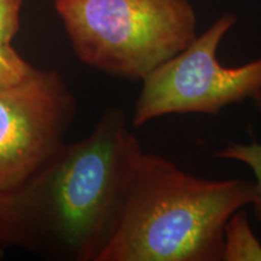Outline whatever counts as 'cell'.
<instances>
[{"label":"cell","instance_id":"cell-3","mask_svg":"<svg viewBox=\"0 0 261 261\" xmlns=\"http://www.w3.org/2000/svg\"><path fill=\"white\" fill-rule=\"evenodd\" d=\"M71 46L102 73L143 80L197 37L191 0H55Z\"/></svg>","mask_w":261,"mask_h":261},{"label":"cell","instance_id":"cell-1","mask_svg":"<svg viewBox=\"0 0 261 261\" xmlns=\"http://www.w3.org/2000/svg\"><path fill=\"white\" fill-rule=\"evenodd\" d=\"M143 152L125 110L108 108L89 136L64 143L0 202V246L51 260L99 261Z\"/></svg>","mask_w":261,"mask_h":261},{"label":"cell","instance_id":"cell-9","mask_svg":"<svg viewBox=\"0 0 261 261\" xmlns=\"http://www.w3.org/2000/svg\"><path fill=\"white\" fill-rule=\"evenodd\" d=\"M23 0H0V42L11 44L21 28Z\"/></svg>","mask_w":261,"mask_h":261},{"label":"cell","instance_id":"cell-10","mask_svg":"<svg viewBox=\"0 0 261 261\" xmlns=\"http://www.w3.org/2000/svg\"><path fill=\"white\" fill-rule=\"evenodd\" d=\"M253 103H254V106H255V108H256V110L257 112H259V114H261V91L259 93L256 94L255 97L253 98Z\"/></svg>","mask_w":261,"mask_h":261},{"label":"cell","instance_id":"cell-2","mask_svg":"<svg viewBox=\"0 0 261 261\" xmlns=\"http://www.w3.org/2000/svg\"><path fill=\"white\" fill-rule=\"evenodd\" d=\"M253 196V181L196 177L143 152L99 261H221L225 224Z\"/></svg>","mask_w":261,"mask_h":261},{"label":"cell","instance_id":"cell-4","mask_svg":"<svg viewBox=\"0 0 261 261\" xmlns=\"http://www.w3.org/2000/svg\"><path fill=\"white\" fill-rule=\"evenodd\" d=\"M236 22L233 12L221 15L185 50L142 80L133 127L177 114L217 115L260 92L261 57L237 67H225L218 60V48Z\"/></svg>","mask_w":261,"mask_h":261},{"label":"cell","instance_id":"cell-6","mask_svg":"<svg viewBox=\"0 0 261 261\" xmlns=\"http://www.w3.org/2000/svg\"><path fill=\"white\" fill-rule=\"evenodd\" d=\"M221 261H261V242L250 226L246 208L234 212L225 224Z\"/></svg>","mask_w":261,"mask_h":261},{"label":"cell","instance_id":"cell-7","mask_svg":"<svg viewBox=\"0 0 261 261\" xmlns=\"http://www.w3.org/2000/svg\"><path fill=\"white\" fill-rule=\"evenodd\" d=\"M214 158L228 160L246 165L253 172L255 180L253 181L254 196L250 207L254 217L261 224V143L252 140L249 143H228L223 148L215 150Z\"/></svg>","mask_w":261,"mask_h":261},{"label":"cell","instance_id":"cell-5","mask_svg":"<svg viewBox=\"0 0 261 261\" xmlns=\"http://www.w3.org/2000/svg\"><path fill=\"white\" fill-rule=\"evenodd\" d=\"M77 102L56 70L34 69L0 87V202L18 191L64 144Z\"/></svg>","mask_w":261,"mask_h":261},{"label":"cell","instance_id":"cell-8","mask_svg":"<svg viewBox=\"0 0 261 261\" xmlns=\"http://www.w3.org/2000/svg\"><path fill=\"white\" fill-rule=\"evenodd\" d=\"M34 69L11 44L0 42V87L24 80Z\"/></svg>","mask_w":261,"mask_h":261}]
</instances>
